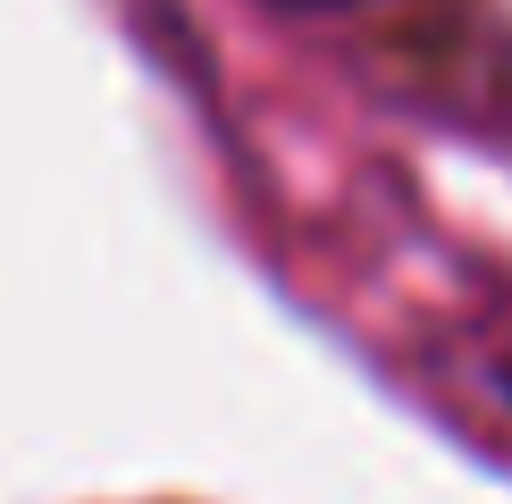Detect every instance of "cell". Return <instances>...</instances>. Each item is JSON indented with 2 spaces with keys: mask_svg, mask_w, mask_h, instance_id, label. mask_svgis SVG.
Here are the masks:
<instances>
[{
  "mask_svg": "<svg viewBox=\"0 0 512 504\" xmlns=\"http://www.w3.org/2000/svg\"><path fill=\"white\" fill-rule=\"evenodd\" d=\"M504 387H512V370H504Z\"/></svg>",
  "mask_w": 512,
  "mask_h": 504,
  "instance_id": "cell-1",
  "label": "cell"
}]
</instances>
